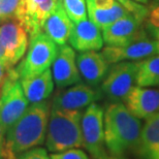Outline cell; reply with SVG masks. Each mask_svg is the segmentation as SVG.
<instances>
[{
    "mask_svg": "<svg viewBox=\"0 0 159 159\" xmlns=\"http://www.w3.org/2000/svg\"><path fill=\"white\" fill-rule=\"evenodd\" d=\"M51 104L48 100L31 103L22 117L6 131L5 149L9 159L46 142Z\"/></svg>",
    "mask_w": 159,
    "mask_h": 159,
    "instance_id": "1",
    "label": "cell"
},
{
    "mask_svg": "<svg viewBox=\"0 0 159 159\" xmlns=\"http://www.w3.org/2000/svg\"><path fill=\"white\" fill-rule=\"evenodd\" d=\"M143 129L141 119L122 102H111L104 110V143L112 156L134 152Z\"/></svg>",
    "mask_w": 159,
    "mask_h": 159,
    "instance_id": "2",
    "label": "cell"
},
{
    "mask_svg": "<svg viewBox=\"0 0 159 159\" xmlns=\"http://www.w3.org/2000/svg\"><path fill=\"white\" fill-rule=\"evenodd\" d=\"M82 111L60 110L51 107L46 146L52 153L83 147Z\"/></svg>",
    "mask_w": 159,
    "mask_h": 159,
    "instance_id": "3",
    "label": "cell"
},
{
    "mask_svg": "<svg viewBox=\"0 0 159 159\" xmlns=\"http://www.w3.org/2000/svg\"><path fill=\"white\" fill-rule=\"evenodd\" d=\"M57 53V43L43 31L29 39V48L26 56L14 67L15 71L20 80L41 74L53 64Z\"/></svg>",
    "mask_w": 159,
    "mask_h": 159,
    "instance_id": "4",
    "label": "cell"
},
{
    "mask_svg": "<svg viewBox=\"0 0 159 159\" xmlns=\"http://www.w3.org/2000/svg\"><path fill=\"white\" fill-rule=\"evenodd\" d=\"M29 107L15 68L12 67L1 84L0 92V121L7 129L17 122Z\"/></svg>",
    "mask_w": 159,
    "mask_h": 159,
    "instance_id": "5",
    "label": "cell"
},
{
    "mask_svg": "<svg viewBox=\"0 0 159 159\" xmlns=\"http://www.w3.org/2000/svg\"><path fill=\"white\" fill-rule=\"evenodd\" d=\"M83 147L92 159L107 156L104 143V110L96 102L86 107L81 120Z\"/></svg>",
    "mask_w": 159,
    "mask_h": 159,
    "instance_id": "6",
    "label": "cell"
},
{
    "mask_svg": "<svg viewBox=\"0 0 159 159\" xmlns=\"http://www.w3.org/2000/svg\"><path fill=\"white\" fill-rule=\"evenodd\" d=\"M136 61H123L113 64L101 82L100 91L112 102H121L136 84Z\"/></svg>",
    "mask_w": 159,
    "mask_h": 159,
    "instance_id": "7",
    "label": "cell"
},
{
    "mask_svg": "<svg viewBox=\"0 0 159 159\" xmlns=\"http://www.w3.org/2000/svg\"><path fill=\"white\" fill-rule=\"evenodd\" d=\"M143 20L134 15H128L115 21L102 29L103 41L110 47H123L134 41L147 39Z\"/></svg>",
    "mask_w": 159,
    "mask_h": 159,
    "instance_id": "8",
    "label": "cell"
},
{
    "mask_svg": "<svg viewBox=\"0 0 159 159\" xmlns=\"http://www.w3.org/2000/svg\"><path fill=\"white\" fill-rule=\"evenodd\" d=\"M0 39L4 47L9 65L15 67L28 50V32L20 21L17 19H11L0 24Z\"/></svg>",
    "mask_w": 159,
    "mask_h": 159,
    "instance_id": "9",
    "label": "cell"
},
{
    "mask_svg": "<svg viewBox=\"0 0 159 159\" xmlns=\"http://www.w3.org/2000/svg\"><path fill=\"white\" fill-rule=\"evenodd\" d=\"M102 96L100 89L97 90L88 84L72 85L70 87L60 89L54 95L51 106L60 110H80L87 107Z\"/></svg>",
    "mask_w": 159,
    "mask_h": 159,
    "instance_id": "10",
    "label": "cell"
},
{
    "mask_svg": "<svg viewBox=\"0 0 159 159\" xmlns=\"http://www.w3.org/2000/svg\"><path fill=\"white\" fill-rule=\"evenodd\" d=\"M52 75L58 89H64L81 83L82 77L77 64V55L72 47L63 44L58 49L52 64Z\"/></svg>",
    "mask_w": 159,
    "mask_h": 159,
    "instance_id": "11",
    "label": "cell"
},
{
    "mask_svg": "<svg viewBox=\"0 0 159 159\" xmlns=\"http://www.w3.org/2000/svg\"><path fill=\"white\" fill-rule=\"evenodd\" d=\"M101 53L109 64L123 61H141L158 53L157 41L146 39L123 47L107 46Z\"/></svg>",
    "mask_w": 159,
    "mask_h": 159,
    "instance_id": "12",
    "label": "cell"
},
{
    "mask_svg": "<svg viewBox=\"0 0 159 159\" xmlns=\"http://www.w3.org/2000/svg\"><path fill=\"white\" fill-rule=\"evenodd\" d=\"M123 101L135 117L146 120L159 113V89L134 86Z\"/></svg>",
    "mask_w": 159,
    "mask_h": 159,
    "instance_id": "13",
    "label": "cell"
},
{
    "mask_svg": "<svg viewBox=\"0 0 159 159\" xmlns=\"http://www.w3.org/2000/svg\"><path fill=\"white\" fill-rule=\"evenodd\" d=\"M77 64L82 79L94 88L103 81L110 69L109 62L97 51L81 52L77 56Z\"/></svg>",
    "mask_w": 159,
    "mask_h": 159,
    "instance_id": "14",
    "label": "cell"
},
{
    "mask_svg": "<svg viewBox=\"0 0 159 159\" xmlns=\"http://www.w3.org/2000/svg\"><path fill=\"white\" fill-rule=\"evenodd\" d=\"M68 40L70 46L80 53L99 51L102 49L104 43L100 29L87 19L74 24Z\"/></svg>",
    "mask_w": 159,
    "mask_h": 159,
    "instance_id": "15",
    "label": "cell"
},
{
    "mask_svg": "<svg viewBox=\"0 0 159 159\" xmlns=\"http://www.w3.org/2000/svg\"><path fill=\"white\" fill-rule=\"evenodd\" d=\"M74 23L68 17L62 0H57L51 14L43 24V31L59 46H63L69 39Z\"/></svg>",
    "mask_w": 159,
    "mask_h": 159,
    "instance_id": "16",
    "label": "cell"
},
{
    "mask_svg": "<svg viewBox=\"0 0 159 159\" xmlns=\"http://www.w3.org/2000/svg\"><path fill=\"white\" fill-rule=\"evenodd\" d=\"M134 153L138 159H159V113L146 119Z\"/></svg>",
    "mask_w": 159,
    "mask_h": 159,
    "instance_id": "17",
    "label": "cell"
},
{
    "mask_svg": "<svg viewBox=\"0 0 159 159\" xmlns=\"http://www.w3.org/2000/svg\"><path fill=\"white\" fill-rule=\"evenodd\" d=\"M20 82L29 103H37L47 100L53 93L55 84L50 68L41 74L21 79Z\"/></svg>",
    "mask_w": 159,
    "mask_h": 159,
    "instance_id": "18",
    "label": "cell"
},
{
    "mask_svg": "<svg viewBox=\"0 0 159 159\" xmlns=\"http://www.w3.org/2000/svg\"><path fill=\"white\" fill-rule=\"evenodd\" d=\"M87 11L90 21L93 22L100 30L104 29L121 18L131 15V12L127 11L118 1L111 8H98L92 5H87Z\"/></svg>",
    "mask_w": 159,
    "mask_h": 159,
    "instance_id": "19",
    "label": "cell"
},
{
    "mask_svg": "<svg viewBox=\"0 0 159 159\" xmlns=\"http://www.w3.org/2000/svg\"><path fill=\"white\" fill-rule=\"evenodd\" d=\"M136 85L141 87H159V56L154 55L139 61Z\"/></svg>",
    "mask_w": 159,
    "mask_h": 159,
    "instance_id": "20",
    "label": "cell"
},
{
    "mask_svg": "<svg viewBox=\"0 0 159 159\" xmlns=\"http://www.w3.org/2000/svg\"><path fill=\"white\" fill-rule=\"evenodd\" d=\"M68 17L74 23L87 19V3L86 0H62Z\"/></svg>",
    "mask_w": 159,
    "mask_h": 159,
    "instance_id": "21",
    "label": "cell"
},
{
    "mask_svg": "<svg viewBox=\"0 0 159 159\" xmlns=\"http://www.w3.org/2000/svg\"><path fill=\"white\" fill-rule=\"evenodd\" d=\"M22 0H0V24L16 19Z\"/></svg>",
    "mask_w": 159,
    "mask_h": 159,
    "instance_id": "22",
    "label": "cell"
},
{
    "mask_svg": "<svg viewBox=\"0 0 159 159\" xmlns=\"http://www.w3.org/2000/svg\"><path fill=\"white\" fill-rule=\"evenodd\" d=\"M116 1L120 2L127 11H129L132 15L139 18L141 20L144 21L146 18H148L149 11H150V8H148V6H145L142 3L135 2L133 0H116Z\"/></svg>",
    "mask_w": 159,
    "mask_h": 159,
    "instance_id": "23",
    "label": "cell"
},
{
    "mask_svg": "<svg viewBox=\"0 0 159 159\" xmlns=\"http://www.w3.org/2000/svg\"><path fill=\"white\" fill-rule=\"evenodd\" d=\"M50 156L51 159H90L86 152L80 150L79 148L69 149V150L57 152V153H52Z\"/></svg>",
    "mask_w": 159,
    "mask_h": 159,
    "instance_id": "24",
    "label": "cell"
},
{
    "mask_svg": "<svg viewBox=\"0 0 159 159\" xmlns=\"http://www.w3.org/2000/svg\"><path fill=\"white\" fill-rule=\"evenodd\" d=\"M18 159H51V156L46 149L35 147L23 152L18 156Z\"/></svg>",
    "mask_w": 159,
    "mask_h": 159,
    "instance_id": "25",
    "label": "cell"
},
{
    "mask_svg": "<svg viewBox=\"0 0 159 159\" xmlns=\"http://www.w3.org/2000/svg\"><path fill=\"white\" fill-rule=\"evenodd\" d=\"M148 28H159V3L151 7L148 16Z\"/></svg>",
    "mask_w": 159,
    "mask_h": 159,
    "instance_id": "26",
    "label": "cell"
},
{
    "mask_svg": "<svg viewBox=\"0 0 159 159\" xmlns=\"http://www.w3.org/2000/svg\"><path fill=\"white\" fill-rule=\"evenodd\" d=\"M11 68L12 67H9L4 61H2V60L0 59V84L3 83V81L5 80L6 75H8V72Z\"/></svg>",
    "mask_w": 159,
    "mask_h": 159,
    "instance_id": "27",
    "label": "cell"
},
{
    "mask_svg": "<svg viewBox=\"0 0 159 159\" xmlns=\"http://www.w3.org/2000/svg\"><path fill=\"white\" fill-rule=\"evenodd\" d=\"M0 59L2 61H4L6 64H7L9 67H12V66L9 65V63L7 61V58H6V54H5V50H4V47H3V43H2V40L0 39Z\"/></svg>",
    "mask_w": 159,
    "mask_h": 159,
    "instance_id": "28",
    "label": "cell"
},
{
    "mask_svg": "<svg viewBox=\"0 0 159 159\" xmlns=\"http://www.w3.org/2000/svg\"><path fill=\"white\" fill-rule=\"evenodd\" d=\"M5 135H6V129L4 128L1 121H0V144H4L5 143Z\"/></svg>",
    "mask_w": 159,
    "mask_h": 159,
    "instance_id": "29",
    "label": "cell"
},
{
    "mask_svg": "<svg viewBox=\"0 0 159 159\" xmlns=\"http://www.w3.org/2000/svg\"><path fill=\"white\" fill-rule=\"evenodd\" d=\"M0 159H9V156L5 149V143L0 144Z\"/></svg>",
    "mask_w": 159,
    "mask_h": 159,
    "instance_id": "30",
    "label": "cell"
},
{
    "mask_svg": "<svg viewBox=\"0 0 159 159\" xmlns=\"http://www.w3.org/2000/svg\"><path fill=\"white\" fill-rule=\"evenodd\" d=\"M148 30L155 39H159V28H148Z\"/></svg>",
    "mask_w": 159,
    "mask_h": 159,
    "instance_id": "31",
    "label": "cell"
},
{
    "mask_svg": "<svg viewBox=\"0 0 159 159\" xmlns=\"http://www.w3.org/2000/svg\"><path fill=\"white\" fill-rule=\"evenodd\" d=\"M102 159H125L124 157H118V156H112V155H107V157H104V158H102Z\"/></svg>",
    "mask_w": 159,
    "mask_h": 159,
    "instance_id": "32",
    "label": "cell"
},
{
    "mask_svg": "<svg viewBox=\"0 0 159 159\" xmlns=\"http://www.w3.org/2000/svg\"><path fill=\"white\" fill-rule=\"evenodd\" d=\"M133 1L142 3V4H148V3H149V0H133Z\"/></svg>",
    "mask_w": 159,
    "mask_h": 159,
    "instance_id": "33",
    "label": "cell"
},
{
    "mask_svg": "<svg viewBox=\"0 0 159 159\" xmlns=\"http://www.w3.org/2000/svg\"><path fill=\"white\" fill-rule=\"evenodd\" d=\"M157 51H158V53H159V39H157Z\"/></svg>",
    "mask_w": 159,
    "mask_h": 159,
    "instance_id": "34",
    "label": "cell"
},
{
    "mask_svg": "<svg viewBox=\"0 0 159 159\" xmlns=\"http://www.w3.org/2000/svg\"><path fill=\"white\" fill-rule=\"evenodd\" d=\"M0 92H1V84H0Z\"/></svg>",
    "mask_w": 159,
    "mask_h": 159,
    "instance_id": "35",
    "label": "cell"
},
{
    "mask_svg": "<svg viewBox=\"0 0 159 159\" xmlns=\"http://www.w3.org/2000/svg\"><path fill=\"white\" fill-rule=\"evenodd\" d=\"M156 2H157V3H159V0H156Z\"/></svg>",
    "mask_w": 159,
    "mask_h": 159,
    "instance_id": "36",
    "label": "cell"
}]
</instances>
